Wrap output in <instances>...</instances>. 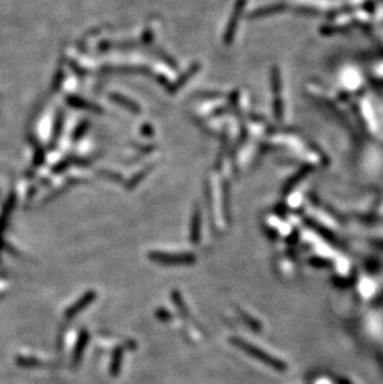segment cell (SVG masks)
I'll use <instances>...</instances> for the list:
<instances>
[{"label":"cell","instance_id":"3","mask_svg":"<svg viewBox=\"0 0 383 384\" xmlns=\"http://www.w3.org/2000/svg\"><path fill=\"white\" fill-rule=\"evenodd\" d=\"M92 300H94V293H89V295L85 296L84 298H81L80 301L76 302V305H74V306L71 307V309L69 310V311L66 312V316L67 317H71V316H75L76 313H77L78 311H81V310L84 309V306H86L87 304H90Z\"/></svg>","mask_w":383,"mask_h":384},{"label":"cell","instance_id":"1","mask_svg":"<svg viewBox=\"0 0 383 384\" xmlns=\"http://www.w3.org/2000/svg\"><path fill=\"white\" fill-rule=\"evenodd\" d=\"M232 342L234 343L235 346H238L239 348L243 349V351L249 353V354H252L253 357L256 358V360L261 361V362L267 364V366L272 367V368L277 369V371H285L286 369L285 363L277 360V358H272V355H269L266 352L256 348V347L253 346V344L245 342V341L243 340H239V338H234V340H232Z\"/></svg>","mask_w":383,"mask_h":384},{"label":"cell","instance_id":"2","mask_svg":"<svg viewBox=\"0 0 383 384\" xmlns=\"http://www.w3.org/2000/svg\"><path fill=\"white\" fill-rule=\"evenodd\" d=\"M149 259L153 261L160 262L166 265H178V264H190L194 262V255L192 254H167V253H152L149 254Z\"/></svg>","mask_w":383,"mask_h":384}]
</instances>
